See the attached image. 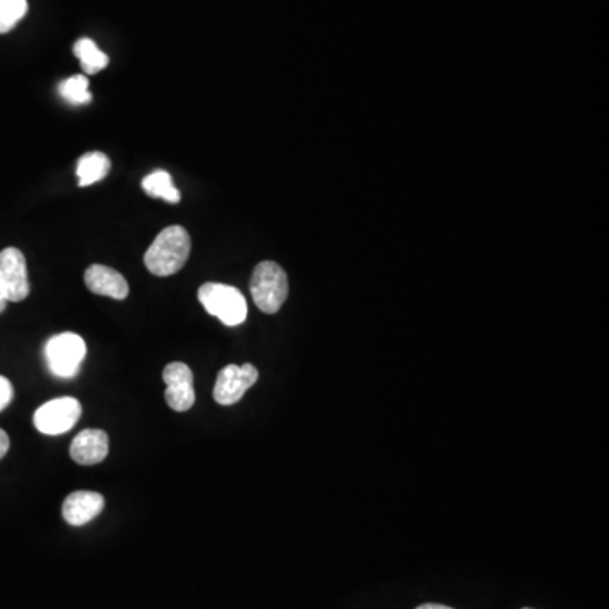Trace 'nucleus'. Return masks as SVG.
Listing matches in <instances>:
<instances>
[{
  "mask_svg": "<svg viewBox=\"0 0 609 609\" xmlns=\"http://www.w3.org/2000/svg\"><path fill=\"white\" fill-rule=\"evenodd\" d=\"M192 239L182 225H170L158 234L144 254V264L154 276H171L187 264Z\"/></svg>",
  "mask_w": 609,
  "mask_h": 609,
  "instance_id": "1",
  "label": "nucleus"
},
{
  "mask_svg": "<svg viewBox=\"0 0 609 609\" xmlns=\"http://www.w3.org/2000/svg\"><path fill=\"white\" fill-rule=\"evenodd\" d=\"M288 276L280 264L263 261L251 276V295L256 307L264 313H276L288 298Z\"/></svg>",
  "mask_w": 609,
  "mask_h": 609,
  "instance_id": "2",
  "label": "nucleus"
},
{
  "mask_svg": "<svg viewBox=\"0 0 609 609\" xmlns=\"http://www.w3.org/2000/svg\"><path fill=\"white\" fill-rule=\"evenodd\" d=\"M203 308L227 327L241 325L247 317L246 298L234 286L205 283L198 290Z\"/></svg>",
  "mask_w": 609,
  "mask_h": 609,
  "instance_id": "3",
  "label": "nucleus"
},
{
  "mask_svg": "<svg viewBox=\"0 0 609 609\" xmlns=\"http://www.w3.org/2000/svg\"><path fill=\"white\" fill-rule=\"evenodd\" d=\"M87 356V344L73 332L53 335L44 346V357L51 374L58 378H75Z\"/></svg>",
  "mask_w": 609,
  "mask_h": 609,
  "instance_id": "4",
  "label": "nucleus"
},
{
  "mask_svg": "<svg viewBox=\"0 0 609 609\" xmlns=\"http://www.w3.org/2000/svg\"><path fill=\"white\" fill-rule=\"evenodd\" d=\"M82 415L80 401L63 396L39 406L34 413V427L44 435H61L72 430Z\"/></svg>",
  "mask_w": 609,
  "mask_h": 609,
  "instance_id": "5",
  "label": "nucleus"
},
{
  "mask_svg": "<svg viewBox=\"0 0 609 609\" xmlns=\"http://www.w3.org/2000/svg\"><path fill=\"white\" fill-rule=\"evenodd\" d=\"M258 369L253 364H229L220 369L215 381L214 400L222 406L236 405L251 386L258 381Z\"/></svg>",
  "mask_w": 609,
  "mask_h": 609,
  "instance_id": "6",
  "label": "nucleus"
},
{
  "mask_svg": "<svg viewBox=\"0 0 609 609\" xmlns=\"http://www.w3.org/2000/svg\"><path fill=\"white\" fill-rule=\"evenodd\" d=\"M0 283L7 302H22L29 295L26 258L17 247H7L0 253Z\"/></svg>",
  "mask_w": 609,
  "mask_h": 609,
  "instance_id": "7",
  "label": "nucleus"
},
{
  "mask_svg": "<svg viewBox=\"0 0 609 609\" xmlns=\"http://www.w3.org/2000/svg\"><path fill=\"white\" fill-rule=\"evenodd\" d=\"M165 381V400L171 410L188 412L195 405L193 373L185 363H170L163 371Z\"/></svg>",
  "mask_w": 609,
  "mask_h": 609,
  "instance_id": "8",
  "label": "nucleus"
},
{
  "mask_svg": "<svg viewBox=\"0 0 609 609\" xmlns=\"http://www.w3.org/2000/svg\"><path fill=\"white\" fill-rule=\"evenodd\" d=\"M104 496L95 491H75L68 494L63 501V518L72 527H82L85 523L92 522L94 518L104 510Z\"/></svg>",
  "mask_w": 609,
  "mask_h": 609,
  "instance_id": "9",
  "label": "nucleus"
},
{
  "mask_svg": "<svg viewBox=\"0 0 609 609\" xmlns=\"http://www.w3.org/2000/svg\"><path fill=\"white\" fill-rule=\"evenodd\" d=\"M109 454V435L104 430L88 428L73 439L70 456L80 466H95Z\"/></svg>",
  "mask_w": 609,
  "mask_h": 609,
  "instance_id": "10",
  "label": "nucleus"
},
{
  "mask_svg": "<svg viewBox=\"0 0 609 609\" xmlns=\"http://www.w3.org/2000/svg\"><path fill=\"white\" fill-rule=\"evenodd\" d=\"M85 285L95 295L114 298V300H126L129 295L126 278L116 269L104 264H92L85 271Z\"/></svg>",
  "mask_w": 609,
  "mask_h": 609,
  "instance_id": "11",
  "label": "nucleus"
},
{
  "mask_svg": "<svg viewBox=\"0 0 609 609\" xmlns=\"http://www.w3.org/2000/svg\"><path fill=\"white\" fill-rule=\"evenodd\" d=\"M110 170V160L100 151L83 154L78 160L77 176L80 187H90L94 183L104 180Z\"/></svg>",
  "mask_w": 609,
  "mask_h": 609,
  "instance_id": "12",
  "label": "nucleus"
},
{
  "mask_svg": "<svg viewBox=\"0 0 609 609\" xmlns=\"http://www.w3.org/2000/svg\"><path fill=\"white\" fill-rule=\"evenodd\" d=\"M143 188L149 197L161 198L166 202L176 203L182 198L168 171L156 170L149 173L143 180Z\"/></svg>",
  "mask_w": 609,
  "mask_h": 609,
  "instance_id": "13",
  "label": "nucleus"
},
{
  "mask_svg": "<svg viewBox=\"0 0 609 609\" xmlns=\"http://www.w3.org/2000/svg\"><path fill=\"white\" fill-rule=\"evenodd\" d=\"M73 51L77 55L78 60L82 63L83 72L87 75H95L102 72L105 66L109 65V56L99 50V46L92 39H78Z\"/></svg>",
  "mask_w": 609,
  "mask_h": 609,
  "instance_id": "14",
  "label": "nucleus"
},
{
  "mask_svg": "<svg viewBox=\"0 0 609 609\" xmlns=\"http://www.w3.org/2000/svg\"><path fill=\"white\" fill-rule=\"evenodd\" d=\"M58 90H60L61 97L70 104L85 105L92 102V94L88 92V80L85 75L66 78Z\"/></svg>",
  "mask_w": 609,
  "mask_h": 609,
  "instance_id": "15",
  "label": "nucleus"
},
{
  "mask_svg": "<svg viewBox=\"0 0 609 609\" xmlns=\"http://www.w3.org/2000/svg\"><path fill=\"white\" fill-rule=\"evenodd\" d=\"M28 12L26 0H0V34L16 28L17 22Z\"/></svg>",
  "mask_w": 609,
  "mask_h": 609,
  "instance_id": "16",
  "label": "nucleus"
},
{
  "mask_svg": "<svg viewBox=\"0 0 609 609\" xmlns=\"http://www.w3.org/2000/svg\"><path fill=\"white\" fill-rule=\"evenodd\" d=\"M14 398V388H12L11 381L0 376V412L11 403Z\"/></svg>",
  "mask_w": 609,
  "mask_h": 609,
  "instance_id": "17",
  "label": "nucleus"
},
{
  "mask_svg": "<svg viewBox=\"0 0 609 609\" xmlns=\"http://www.w3.org/2000/svg\"><path fill=\"white\" fill-rule=\"evenodd\" d=\"M9 445H11V442H9V437H7L6 432L0 428V459L6 456L7 450H9Z\"/></svg>",
  "mask_w": 609,
  "mask_h": 609,
  "instance_id": "18",
  "label": "nucleus"
},
{
  "mask_svg": "<svg viewBox=\"0 0 609 609\" xmlns=\"http://www.w3.org/2000/svg\"><path fill=\"white\" fill-rule=\"evenodd\" d=\"M417 609H454V608H449V606H444V604L427 603V604H422V606H418Z\"/></svg>",
  "mask_w": 609,
  "mask_h": 609,
  "instance_id": "19",
  "label": "nucleus"
},
{
  "mask_svg": "<svg viewBox=\"0 0 609 609\" xmlns=\"http://www.w3.org/2000/svg\"><path fill=\"white\" fill-rule=\"evenodd\" d=\"M7 307V298L6 293H4V288H2V283H0V313L4 312Z\"/></svg>",
  "mask_w": 609,
  "mask_h": 609,
  "instance_id": "20",
  "label": "nucleus"
},
{
  "mask_svg": "<svg viewBox=\"0 0 609 609\" xmlns=\"http://www.w3.org/2000/svg\"><path fill=\"white\" fill-rule=\"evenodd\" d=\"M523 609H530V608H523Z\"/></svg>",
  "mask_w": 609,
  "mask_h": 609,
  "instance_id": "21",
  "label": "nucleus"
}]
</instances>
